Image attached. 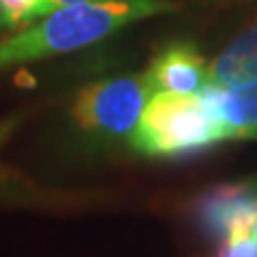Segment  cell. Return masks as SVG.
I'll return each mask as SVG.
<instances>
[{"label":"cell","mask_w":257,"mask_h":257,"mask_svg":"<svg viewBox=\"0 0 257 257\" xmlns=\"http://www.w3.org/2000/svg\"><path fill=\"white\" fill-rule=\"evenodd\" d=\"M176 9L178 3L174 0H90L60 7L0 37V73L20 64L84 50L135 22Z\"/></svg>","instance_id":"obj_1"},{"label":"cell","mask_w":257,"mask_h":257,"mask_svg":"<svg viewBox=\"0 0 257 257\" xmlns=\"http://www.w3.org/2000/svg\"><path fill=\"white\" fill-rule=\"evenodd\" d=\"M221 142L219 128L199 92L159 90L148 96L128 146L150 159H174Z\"/></svg>","instance_id":"obj_2"},{"label":"cell","mask_w":257,"mask_h":257,"mask_svg":"<svg viewBox=\"0 0 257 257\" xmlns=\"http://www.w3.org/2000/svg\"><path fill=\"white\" fill-rule=\"evenodd\" d=\"M150 94L144 73L99 79L77 90L69 118L86 140L114 142L128 138Z\"/></svg>","instance_id":"obj_3"},{"label":"cell","mask_w":257,"mask_h":257,"mask_svg":"<svg viewBox=\"0 0 257 257\" xmlns=\"http://www.w3.org/2000/svg\"><path fill=\"white\" fill-rule=\"evenodd\" d=\"M195 212L208 234L221 242L238 229L255 227L257 191L246 182L219 184L197 199Z\"/></svg>","instance_id":"obj_4"},{"label":"cell","mask_w":257,"mask_h":257,"mask_svg":"<svg viewBox=\"0 0 257 257\" xmlns=\"http://www.w3.org/2000/svg\"><path fill=\"white\" fill-rule=\"evenodd\" d=\"M199 94L219 128L221 142L257 140V77L238 84H206Z\"/></svg>","instance_id":"obj_5"},{"label":"cell","mask_w":257,"mask_h":257,"mask_svg":"<svg viewBox=\"0 0 257 257\" xmlns=\"http://www.w3.org/2000/svg\"><path fill=\"white\" fill-rule=\"evenodd\" d=\"M150 92H199L208 84V62L191 41L163 47L144 73Z\"/></svg>","instance_id":"obj_6"},{"label":"cell","mask_w":257,"mask_h":257,"mask_svg":"<svg viewBox=\"0 0 257 257\" xmlns=\"http://www.w3.org/2000/svg\"><path fill=\"white\" fill-rule=\"evenodd\" d=\"M257 77V20L208 64V84L229 86Z\"/></svg>","instance_id":"obj_7"},{"label":"cell","mask_w":257,"mask_h":257,"mask_svg":"<svg viewBox=\"0 0 257 257\" xmlns=\"http://www.w3.org/2000/svg\"><path fill=\"white\" fill-rule=\"evenodd\" d=\"M20 116H7L0 120V150L11 140L15 128L20 124ZM54 199L52 193L39 189L30 178H26L20 170L7 165L0 159V206H13V208H37V206H50Z\"/></svg>","instance_id":"obj_8"},{"label":"cell","mask_w":257,"mask_h":257,"mask_svg":"<svg viewBox=\"0 0 257 257\" xmlns=\"http://www.w3.org/2000/svg\"><path fill=\"white\" fill-rule=\"evenodd\" d=\"M41 0H0V30H13L35 20Z\"/></svg>","instance_id":"obj_9"},{"label":"cell","mask_w":257,"mask_h":257,"mask_svg":"<svg viewBox=\"0 0 257 257\" xmlns=\"http://www.w3.org/2000/svg\"><path fill=\"white\" fill-rule=\"evenodd\" d=\"M221 255H238V257H251L257 255V231L255 227L248 229H238L227 238H223L221 242Z\"/></svg>","instance_id":"obj_10"},{"label":"cell","mask_w":257,"mask_h":257,"mask_svg":"<svg viewBox=\"0 0 257 257\" xmlns=\"http://www.w3.org/2000/svg\"><path fill=\"white\" fill-rule=\"evenodd\" d=\"M77 3H90V0H41L35 9V20L37 18H43V15L52 13L60 7H69V5H77Z\"/></svg>","instance_id":"obj_11"},{"label":"cell","mask_w":257,"mask_h":257,"mask_svg":"<svg viewBox=\"0 0 257 257\" xmlns=\"http://www.w3.org/2000/svg\"><path fill=\"white\" fill-rule=\"evenodd\" d=\"M244 182L248 184V187H253V189L257 191V174H253V176H248V178H246Z\"/></svg>","instance_id":"obj_12"},{"label":"cell","mask_w":257,"mask_h":257,"mask_svg":"<svg viewBox=\"0 0 257 257\" xmlns=\"http://www.w3.org/2000/svg\"><path fill=\"white\" fill-rule=\"evenodd\" d=\"M255 231H257V221H255Z\"/></svg>","instance_id":"obj_13"}]
</instances>
